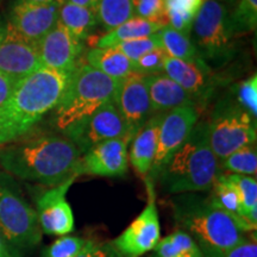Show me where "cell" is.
Segmentation results:
<instances>
[{
    "label": "cell",
    "mask_w": 257,
    "mask_h": 257,
    "mask_svg": "<svg viewBox=\"0 0 257 257\" xmlns=\"http://www.w3.org/2000/svg\"><path fill=\"white\" fill-rule=\"evenodd\" d=\"M230 31L234 35L256 30L257 0H238L233 12L229 15Z\"/></svg>",
    "instance_id": "f546056e"
},
{
    "label": "cell",
    "mask_w": 257,
    "mask_h": 257,
    "mask_svg": "<svg viewBox=\"0 0 257 257\" xmlns=\"http://www.w3.org/2000/svg\"><path fill=\"white\" fill-rule=\"evenodd\" d=\"M135 17L166 24L165 0H133Z\"/></svg>",
    "instance_id": "e575fe53"
},
{
    "label": "cell",
    "mask_w": 257,
    "mask_h": 257,
    "mask_svg": "<svg viewBox=\"0 0 257 257\" xmlns=\"http://www.w3.org/2000/svg\"><path fill=\"white\" fill-rule=\"evenodd\" d=\"M76 257H124L115 249V246L110 242H98L94 239H87L83 248Z\"/></svg>",
    "instance_id": "d590c367"
},
{
    "label": "cell",
    "mask_w": 257,
    "mask_h": 257,
    "mask_svg": "<svg viewBox=\"0 0 257 257\" xmlns=\"http://www.w3.org/2000/svg\"><path fill=\"white\" fill-rule=\"evenodd\" d=\"M113 102L125 121L127 140L131 142L135 135L153 113L146 76L131 74L127 78L120 80Z\"/></svg>",
    "instance_id": "8fae6325"
},
{
    "label": "cell",
    "mask_w": 257,
    "mask_h": 257,
    "mask_svg": "<svg viewBox=\"0 0 257 257\" xmlns=\"http://www.w3.org/2000/svg\"><path fill=\"white\" fill-rule=\"evenodd\" d=\"M146 180L148 189V202L144 210L138 214L136 219L121 232L117 238L112 240L115 249L124 257H141L155 248L161 239V226L155 202L154 184Z\"/></svg>",
    "instance_id": "9c48e42d"
},
{
    "label": "cell",
    "mask_w": 257,
    "mask_h": 257,
    "mask_svg": "<svg viewBox=\"0 0 257 257\" xmlns=\"http://www.w3.org/2000/svg\"><path fill=\"white\" fill-rule=\"evenodd\" d=\"M219 174V161L208 141V125L199 123L173 154L156 181L163 192L172 195L210 192Z\"/></svg>",
    "instance_id": "277c9868"
},
{
    "label": "cell",
    "mask_w": 257,
    "mask_h": 257,
    "mask_svg": "<svg viewBox=\"0 0 257 257\" xmlns=\"http://www.w3.org/2000/svg\"><path fill=\"white\" fill-rule=\"evenodd\" d=\"M95 11L98 22L107 31L135 17L133 0H98Z\"/></svg>",
    "instance_id": "83f0119b"
},
{
    "label": "cell",
    "mask_w": 257,
    "mask_h": 257,
    "mask_svg": "<svg viewBox=\"0 0 257 257\" xmlns=\"http://www.w3.org/2000/svg\"><path fill=\"white\" fill-rule=\"evenodd\" d=\"M236 104L243 111L248 112L253 119L257 115V75L253 74L249 79L244 80L237 86L234 92Z\"/></svg>",
    "instance_id": "d6a6232c"
},
{
    "label": "cell",
    "mask_w": 257,
    "mask_h": 257,
    "mask_svg": "<svg viewBox=\"0 0 257 257\" xmlns=\"http://www.w3.org/2000/svg\"><path fill=\"white\" fill-rule=\"evenodd\" d=\"M207 125L211 149L218 161L244 147L256 144V119L236 102L221 105Z\"/></svg>",
    "instance_id": "52a82bcc"
},
{
    "label": "cell",
    "mask_w": 257,
    "mask_h": 257,
    "mask_svg": "<svg viewBox=\"0 0 257 257\" xmlns=\"http://www.w3.org/2000/svg\"><path fill=\"white\" fill-rule=\"evenodd\" d=\"M167 57L168 55L163 48H156V49L144 54L140 59L134 61L135 74L149 76L163 73V67H165Z\"/></svg>",
    "instance_id": "836d02e7"
},
{
    "label": "cell",
    "mask_w": 257,
    "mask_h": 257,
    "mask_svg": "<svg viewBox=\"0 0 257 257\" xmlns=\"http://www.w3.org/2000/svg\"><path fill=\"white\" fill-rule=\"evenodd\" d=\"M87 239L76 236H61L44 249L42 257H76L85 248Z\"/></svg>",
    "instance_id": "4dcf8cb0"
},
{
    "label": "cell",
    "mask_w": 257,
    "mask_h": 257,
    "mask_svg": "<svg viewBox=\"0 0 257 257\" xmlns=\"http://www.w3.org/2000/svg\"><path fill=\"white\" fill-rule=\"evenodd\" d=\"M86 64L108 78L120 81L135 74L134 62L117 48H94L86 54Z\"/></svg>",
    "instance_id": "44dd1931"
},
{
    "label": "cell",
    "mask_w": 257,
    "mask_h": 257,
    "mask_svg": "<svg viewBox=\"0 0 257 257\" xmlns=\"http://www.w3.org/2000/svg\"><path fill=\"white\" fill-rule=\"evenodd\" d=\"M192 31L199 55L211 61H225L231 54L232 34L226 6L218 0H205L194 18Z\"/></svg>",
    "instance_id": "ba28073f"
},
{
    "label": "cell",
    "mask_w": 257,
    "mask_h": 257,
    "mask_svg": "<svg viewBox=\"0 0 257 257\" xmlns=\"http://www.w3.org/2000/svg\"><path fill=\"white\" fill-rule=\"evenodd\" d=\"M80 156L78 148L67 137L43 135L3 146L0 167L24 181L54 187L76 176Z\"/></svg>",
    "instance_id": "6da1fadb"
},
{
    "label": "cell",
    "mask_w": 257,
    "mask_h": 257,
    "mask_svg": "<svg viewBox=\"0 0 257 257\" xmlns=\"http://www.w3.org/2000/svg\"><path fill=\"white\" fill-rule=\"evenodd\" d=\"M0 257H23V252L15 249L10 244L3 233L0 232Z\"/></svg>",
    "instance_id": "ab89813d"
},
{
    "label": "cell",
    "mask_w": 257,
    "mask_h": 257,
    "mask_svg": "<svg viewBox=\"0 0 257 257\" xmlns=\"http://www.w3.org/2000/svg\"><path fill=\"white\" fill-rule=\"evenodd\" d=\"M128 141L115 138L101 142L81 154L75 174L114 178L123 176L127 172Z\"/></svg>",
    "instance_id": "4fadbf2b"
},
{
    "label": "cell",
    "mask_w": 257,
    "mask_h": 257,
    "mask_svg": "<svg viewBox=\"0 0 257 257\" xmlns=\"http://www.w3.org/2000/svg\"><path fill=\"white\" fill-rule=\"evenodd\" d=\"M170 207L179 229L192 237L204 257H226L234 245L246 238L229 214L198 193L174 195Z\"/></svg>",
    "instance_id": "3957f363"
},
{
    "label": "cell",
    "mask_w": 257,
    "mask_h": 257,
    "mask_svg": "<svg viewBox=\"0 0 257 257\" xmlns=\"http://www.w3.org/2000/svg\"><path fill=\"white\" fill-rule=\"evenodd\" d=\"M115 138L127 140V133L120 112L114 102L111 101L96 110L70 135L68 140L75 144L80 154H83L96 144Z\"/></svg>",
    "instance_id": "7c38bea8"
},
{
    "label": "cell",
    "mask_w": 257,
    "mask_h": 257,
    "mask_svg": "<svg viewBox=\"0 0 257 257\" xmlns=\"http://www.w3.org/2000/svg\"><path fill=\"white\" fill-rule=\"evenodd\" d=\"M163 73L181 86L193 99L205 98L212 87L206 63H191L168 56L165 61Z\"/></svg>",
    "instance_id": "ac0fdd59"
},
{
    "label": "cell",
    "mask_w": 257,
    "mask_h": 257,
    "mask_svg": "<svg viewBox=\"0 0 257 257\" xmlns=\"http://www.w3.org/2000/svg\"><path fill=\"white\" fill-rule=\"evenodd\" d=\"M224 178L238 194L243 216L249 224L257 226V181L255 176L224 173Z\"/></svg>",
    "instance_id": "4316f807"
},
{
    "label": "cell",
    "mask_w": 257,
    "mask_h": 257,
    "mask_svg": "<svg viewBox=\"0 0 257 257\" xmlns=\"http://www.w3.org/2000/svg\"><path fill=\"white\" fill-rule=\"evenodd\" d=\"M199 119L195 105H185L168 111L161 121L159 140L152 169L146 179L155 184L157 176L179 147L185 142Z\"/></svg>",
    "instance_id": "30bf717a"
},
{
    "label": "cell",
    "mask_w": 257,
    "mask_h": 257,
    "mask_svg": "<svg viewBox=\"0 0 257 257\" xmlns=\"http://www.w3.org/2000/svg\"><path fill=\"white\" fill-rule=\"evenodd\" d=\"M19 3H28V4H62L64 0H16Z\"/></svg>",
    "instance_id": "b9f144b4"
},
{
    "label": "cell",
    "mask_w": 257,
    "mask_h": 257,
    "mask_svg": "<svg viewBox=\"0 0 257 257\" xmlns=\"http://www.w3.org/2000/svg\"><path fill=\"white\" fill-rule=\"evenodd\" d=\"M165 113H155L148 119L131 140L128 160L138 175L146 179L155 157L161 121Z\"/></svg>",
    "instance_id": "d6986e66"
},
{
    "label": "cell",
    "mask_w": 257,
    "mask_h": 257,
    "mask_svg": "<svg viewBox=\"0 0 257 257\" xmlns=\"http://www.w3.org/2000/svg\"><path fill=\"white\" fill-rule=\"evenodd\" d=\"M219 169L230 174L256 176L257 150L256 146L244 147L219 161Z\"/></svg>",
    "instance_id": "f1b7e54d"
},
{
    "label": "cell",
    "mask_w": 257,
    "mask_h": 257,
    "mask_svg": "<svg viewBox=\"0 0 257 257\" xmlns=\"http://www.w3.org/2000/svg\"><path fill=\"white\" fill-rule=\"evenodd\" d=\"M0 2H2V0H0Z\"/></svg>",
    "instance_id": "ee69618b"
},
{
    "label": "cell",
    "mask_w": 257,
    "mask_h": 257,
    "mask_svg": "<svg viewBox=\"0 0 257 257\" xmlns=\"http://www.w3.org/2000/svg\"><path fill=\"white\" fill-rule=\"evenodd\" d=\"M163 27H166V24L133 17L124 22L123 24L107 31V34L99 38L95 43V48H113L123 42L152 36L159 32Z\"/></svg>",
    "instance_id": "603a6c76"
},
{
    "label": "cell",
    "mask_w": 257,
    "mask_h": 257,
    "mask_svg": "<svg viewBox=\"0 0 257 257\" xmlns=\"http://www.w3.org/2000/svg\"><path fill=\"white\" fill-rule=\"evenodd\" d=\"M146 82L154 114L165 113L180 106L195 105L194 99L166 74L146 76Z\"/></svg>",
    "instance_id": "ffe728a7"
},
{
    "label": "cell",
    "mask_w": 257,
    "mask_h": 257,
    "mask_svg": "<svg viewBox=\"0 0 257 257\" xmlns=\"http://www.w3.org/2000/svg\"><path fill=\"white\" fill-rule=\"evenodd\" d=\"M64 2L72 3V4H75L79 6H83V8L91 9V10H93V11H95L96 2H98V0H64ZM95 14H96V11H95Z\"/></svg>",
    "instance_id": "60d3db41"
},
{
    "label": "cell",
    "mask_w": 257,
    "mask_h": 257,
    "mask_svg": "<svg viewBox=\"0 0 257 257\" xmlns=\"http://www.w3.org/2000/svg\"><path fill=\"white\" fill-rule=\"evenodd\" d=\"M73 176L43 192L36 200V213L42 232L66 236L74 230V214L66 195L75 181Z\"/></svg>",
    "instance_id": "5bb4252c"
},
{
    "label": "cell",
    "mask_w": 257,
    "mask_h": 257,
    "mask_svg": "<svg viewBox=\"0 0 257 257\" xmlns=\"http://www.w3.org/2000/svg\"><path fill=\"white\" fill-rule=\"evenodd\" d=\"M207 199L213 206L229 214L245 233L252 230L256 231L255 227L251 224H249L243 216L242 206H240V201L236 189L224 178L221 173L218 175Z\"/></svg>",
    "instance_id": "7402d4cb"
},
{
    "label": "cell",
    "mask_w": 257,
    "mask_h": 257,
    "mask_svg": "<svg viewBox=\"0 0 257 257\" xmlns=\"http://www.w3.org/2000/svg\"><path fill=\"white\" fill-rule=\"evenodd\" d=\"M16 83L17 82L0 73V108L5 105L6 101H8L12 91H14Z\"/></svg>",
    "instance_id": "f35d334b"
},
{
    "label": "cell",
    "mask_w": 257,
    "mask_h": 257,
    "mask_svg": "<svg viewBox=\"0 0 257 257\" xmlns=\"http://www.w3.org/2000/svg\"><path fill=\"white\" fill-rule=\"evenodd\" d=\"M119 81L88 64L78 66L55 107V125L68 138L96 110L113 101Z\"/></svg>",
    "instance_id": "5b68a950"
},
{
    "label": "cell",
    "mask_w": 257,
    "mask_h": 257,
    "mask_svg": "<svg viewBox=\"0 0 257 257\" xmlns=\"http://www.w3.org/2000/svg\"><path fill=\"white\" fill-rule=\"evenodd\" d=\"M226 257H257L256 239L242 240L227 252Z\"/></svg>",
    "instance_id": "74e56055"
},
{
    "label": "cell",
    "mask_w": 257,
    "mask_h": 257,
    "mask_svg": "<svg viewBox=\"0 0 257 257\" xmlns=\"http://www.w3.org/2000/svg\"><path fill=\"white\" fill-rule=\"evenodd\" d=\"M0 232L15 249L23 252L42 239L35 208L8 174L0 173Z\"/></svg>",
    "instance_id": "8992f818"
},
{
    "label": "cell",
    "mask_w": 257,
    "mask_h": 257,
    "mask_svg": "<svg viewBox=\"0 0 257 257\" xmlns=\"http://www.w3.org/2000/svg\"><path fill=\"white\" fill-rule=\"evenodd\" d=\"M152 251L150 257H204L192 237L180 229L161 238Z\"/></svg>",
    "instance_id": "484cf974"
},
{
    "label": "cell",
    "mask_w": 257,
    "mask_h": 257,
    "mask_svg": "<svg viewBox=\"0 0 257 257\" xmlns=\"http://www.w3.org/2000/svg\"><path fill=\"white\" fill-rule=\"evenodd\" d=\"M113 48H117L127 59H130L134 62V61L140 59L141 56H143L144 54L149 53V51L156 49V48H162V44H161L159 32H156L152 36L123 42V43L118 44Z\"/></svg>",
    "instance_id": "1f68e13d"
},
{
    "label": "cell",
    "mask_w": 257,
    "mask_h": 257,
    "mask_svg": "<svg viewBox=\"0 0 257 257\" xmlns=\"http://www.w3.org/2000/svg\"><path fill=\"white\" fill-rule=\"evenodd\" d=\"M159 35L162 48L166 50L167 55L169 57L191 63H205L199 55L197 48L191 41V37L185 36L184 34L174 30L169 25H166L161 29Z\"/></svg>",
    "instance_id": "d4e9b609"
},
{
    "label": "cell",
    "mask_w": 257,
    "mask_h": 257,
    "mask_svg": "<svg viewBox=\"0 0 257 257\" xmlns=\"http://www.w3.org/2000/svg\"><path fill=\"white\" fill-rule=\"evenodd\" d=\"M42 67L61 73H73L82 53L81 41L57 22L55 28L37 43Z\"/></svg>",
    "instance_id": "2e32d148"
},
{
    "label": "cell",
    "mask_w": 257,
    "mask_h": 257,
    "mask_svg": "<svg viewBox=\"0 0 257 257\" xmlns=\"http://www.w3.org/2000/svg\"><path fill=\"white\" fill-rule=\"evenodd\" d=\"M205 0H165L166 11H175L197 16Z\"/></svg>",
    "instance_id": "8d00e7d4"
},
{
    "label": "cell",
    "mask_w": 257,
    "mask_h": 257,
    "mask_svg": "<svg viewBox=\"0 0 257 257\" xmlns=\"http://www.w3.org/2000/svg\"><path fill=\"white\" fill-rule=\"evenodd\" d=\"M40 68L42 63L37 46L6 25L0 34V73L18 82Z\"/></svg>",
    "instance_id": "9a60e30c"
},
{
    "label": "cell",
    "mask_w": 257,
    "mask_h": 257,
    "mask_svg": "<svg viewBox=\"0 0 257 257\" xmlns=\"http://www.w3.org/2000/svg\"><path fill=\"white\" fill-rule=\"evenodd\" d=\"M59 23L79 41L89 36L98 23L95 11L72 3L63 2L59 9Z\"/></svg>",
    "instance_id": "cb8c5ba5"
},
{
    "label": "cell",
    "mask_w": 257,
    "mask_h": 257,
    "mask_svg": "<svg viewBox=\"0 0 257 257\" xmlns=\"http://www.w3.org/2000/svg\"><path fill=\"white\" fill-rule=\"evenodd\" d=\"M60 4H28L16 2L9 27L30 43H37L59 22Z\"/></svg>",
    "instance_id": "e0dca14e"
},
{
    "label": "cell",
    "mask_w": 257,
    "mask_h": 257,
    "mask_svg": "<svg viewBox=\"0 0 257 257\" xmlns=\"http://www.w3.org/2000/svg\"><path fill=\"white\" fill-rule=\"evenodd\" d=\"M5 29V25L3 24V22H2V19H0V34H2L3 32V30H4Z\"/></svg>",
    "instance_id": "7bdbcfd3"
},
{
    "label": "cell",
    "mask_w": 257,
    "mask_h": 257,
    "mask_svg": "<svg viewBox=\"0 0 257 257\" xmlns=\"http://www.w3.org/2000/svg\"><path fill=\"white\" fill-rule=\"evenodd\" d=\"M72 74L42 67L19 80L0 108V146L25 136L48 112L55 110Z\"/></svg>",
    "instance_id": "7a4b0ae2"
}]
</instances>
